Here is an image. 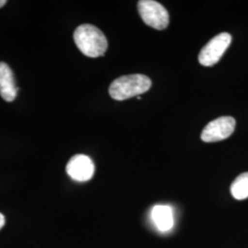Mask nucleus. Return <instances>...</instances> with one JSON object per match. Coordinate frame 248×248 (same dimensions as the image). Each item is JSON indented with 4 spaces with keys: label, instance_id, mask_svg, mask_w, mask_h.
<instances>
[{
    "label": "nucleus",
    "instance_id": "6",
    "mask_svg": "<svg viewBox=\"0 0 248 248\" xmlns=\"http://www.w3.org/2000/svg\"><path fill=\"white\" fill-rule=\"evenodd\" d=\"M66 173L76 181L86 182L94 176L95 165L88 155H77L67 163Z\"/></svg>",
    "mask_w": 248,
    "mask_h": 248
},
{
    "label": "nucleus",
    "instance_id": "5",
    "mask_svg": "<svg viewBox=\"0 0 248 248\" xmlns=\"http://www.w3.org/2000/svg\"><path fill=\"white\" fill-rule=\"evenodd\" d=\"M235 124V120L232 117H220L205 126L201 138L205 142H215L225 140L234 132Z\"/></svg>",
    "mask_w": 248,
    "mask_h": 248
},
{
    "label": "nucleus",
    "instance_id": "1",
    "mask_svg": "<svg viewBox=\"0 0 248 248\" xmlns=\"http://www.w3.org/2000/svg\"><path fill=\"white\" fill-rule=\"evenodd\" d=\"M74 40L80 52L92 58L103 55L108 49L106 36L98 28L91 24L78 27L74 32Z\"/></svg>",
    "mask_w": 248,
    "mask_h": 248
},
{
    "label": "nucleus",
    "instance_id": "3",
    "mask_svg": "<svg viewBox=\"0 0 248 248\" xmlns=\"http://www.w3.org/2000/svg\"><path fill=\"white\" fill-rule=\"evenodd\" d=\"M138 11L143 22L156 30H165L169 24V14L163 5L154 0L138 2Z\"/></svg>",
    "mask_w": 248,
    "mask_h": 248
},
{
    "label": "nucleus",
    "instance_id": "4",
    "mask_svg": "<svg viewBox=\"0 0 248 248\" xmlns=\"http://www.w3.org/2000/svg\"><path fill=\"white\" fill-rule=\"evenodd\" d=\"M231 42L232 36L227 32H222L215 36L200 52V63L204 66H213L217 63L230 46Z\"/></svg>",
    "mask_w": 248,
    "mask_h": 248
},
{
    "label": "nucleus",
    "instance_id": "11",
    "mask_svg": "<svg viewBox=\"0 0 248 248\" xmlns=\"http://www.w3.org/2000/svg\"><path fill=\"white\" fill-rule=\"evenodd\" d=\"M6 3H7V1H6V0H0V8L4 7V6L6 5Z\"/></svg>",
    "mask_w": 248,
    "mask_h": 248
},
{
    "label": "nucleus",
    "instance_id": "8",
    "mask_svg": "<svg viewBox=\"0 0 248 248\" xmlns=\"http://www.w3.org/2000/svg\"><path fill=\"white\" fill-rule=\"evenodd\" d=\"M151 215L155 226L161 232H168L173 227V213L171 208L168 205L155 206Z\"/></svg>",
    "mask_w": 248,
    "mask_h": 248
},
{
    "label": "nucleus",
    "instance_id": "2",
    "mask_svg": "<svg viewBox=\"0 0 248 248\" xmlns=\"http://www.w3.org/2000/svg\"><path fill=\"white\" fill-rule=\"evenodd\" d=\"M151 86L152 81L144 75L123 76L110 84L108 93L115 100H125L147 92Z\"/></svg>",
    "mask_w": 248,
    "mask_h": 248
},
{
    "label": "nucleus",
    "instance_id": "9",
    "mask_svg": "<svg viewBox=\"0 0 248 248\" xmlns=\"http://www.w3.org/2000/svg\"><path fill=\"white\" fill-rule=\"evenodd\" d=\"M232 196L238 201L248 198V172L242 173L231 185Z\"/></svg>",
    "mask_w": 248,
    "mask_h": 248
},
{
    "label": "nucleus",
    "instance_id": "7",
    "mask_svg": "<svg viewBox=\"0 0 248 248\" xmlns=\"http://www.w3.org/2000/svg\"><path fill=\"white\" fill-rule=\"evenodd\" d=\"M18 90L11 68L6 62H0V96L5 101L11 102L16 98Z\"/></svg>",
    "mask_w": 248,
    "mask_h": 248
},
{
    "label": "nucleus",
    "instance_id": "10",
    "mask_svg": "<svg viewBox=\"0 0 248 248\" xmlns=\"http://www.w3.org/2000/svg\"><path fill=\"white\" fill-rule=\"evenodd\" d=\"M5 222H6V220H5L4 215H3L2 213H0V230H1L2 227L5 225Z\"/></svg>",
    "mask_w": 248,
    "mask_h": 248
}]
</instances>
